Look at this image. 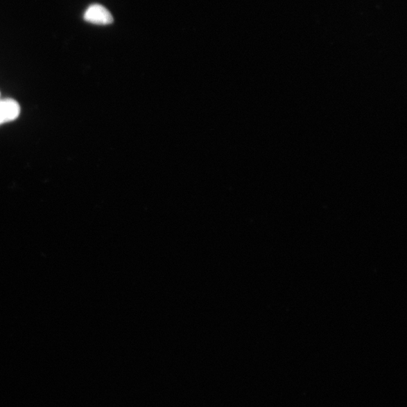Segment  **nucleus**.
Returning <instances> with one entry per match:
<instances>
[{
	"instance_id": "1",
	"label": "nucleus",
	"mask_w": 407,
	"mask_h": 407,
	"mask_svg": "<svg viewBox=\"0 0 407 407\" xmlns=\"http://www.w3.org/2000/svg\"><path fill=\"white\" fill-rule=\"evenodd\" d=\"M84 20L94 24L107 25L114 22V17L105 6L94 4L85 11Z\"/></svg>"
},
{
	"instance_id": "2",
	"label": "nucleus",
	"mask_w": 407,
	"mask_h": 407,
	"mask_svg": "<svg viewBox=\"0 0 407 407\" xmlns=\"http://www.w3.org/2000/svg\"><path fill=\"white\" fill-rule=\"evenodd\" d=\"M19 103L13 99L0 100V125L12 122L20 115Z\"/></svg>"
}]
</instances>
